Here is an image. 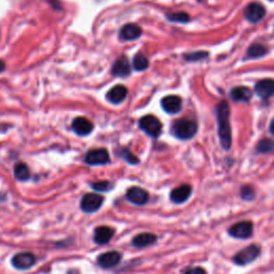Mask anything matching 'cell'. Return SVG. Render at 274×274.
<instances>
[{
	"instance_id": "6da1fadb",
	"label": "cell",
	"mask_w": 274,
	"mask_h": 274,
	"mask_svg": "<svg viewBox=\"0 0 274 274\" xmlns=\"http://www.w3.org/2000/svg\"><path fill=\"white\" fill-rule=\"evenodd\" d=\"M216 118L221 145L225 150H228L232 146V130L229 125V106L226 101H222L216 106Z\"/></svg>"
},
{
	"instance_id": "7a4b0ae2",
	"label": "cell",
	"mask_w": 274,
	"mask_h": 274,
	"mask_svg": "<svg viewBox=\"0 0 274 274\" xmlns=\"http://www.w3.org/2000/svg\"><path fill=\"white\" fill-rule=\"evenodd\" d=\"M197 132V125L192 120L180 119L177 120L174 126H172V133L179 139H187L192 138Z\"/></svg>"
},
{
	"instance_id": "3957f363",
	"label": "cell",
	"mask_w": 274,
	"mask_h": 274,
	"mask_svg": "<svg viewBox=\"0 0 274 274\" xmlns=\"http://www.w3.org/2000/svg\"><path fill=\"white\" fill-rule=\"evenodd\" d=\"M104 203V197L97 193H87L81 199V210L85 213H94L101 209Z\"/></svg>"
},
{
	"instance_id": "277c9868",
	"label": "cell",
	"mask_w": 274,
	"mask_h": 274,
	"mask_svg": "<svg viewBox=\"0 0 274 274\" xmlns=\"http://www.w3.org/2000/svg\"><path fill=\"white\" fill-rule=\"evenodd\" d=\"M260 255V247L256 244L249 245L243 250L239 251L238 253L233 256V262L239 266H245L253 262L257 257Z\"/></svg>"
},
{
	"instance_id": "5b68a950",
	"label": "cell",
	"mask_w": 274,
	"mask_h": 274,
	"mask_svg": "<svg viewBox=\"0 0 274 274\" xmlns=\"http://www.w3.org/2000/svg\"><path fill=\"white\" fill-rule=\"evenodd\" d=\"M11 264L16 270H28L37 264V257L30 252H20L13 255Z\"/></svg>"
},
{
	"instance_id": "8992f818",
	"label": "cell",
	"mask_w": 274,
	"mask_h": 274,
	"mask_svg": "<svg viewBox=\"0 0 274 274\" xmlns=\"http://www.w3.org/2000/svg\"><path fill=\"white\" fill-rule=\"evenodd\" d=\"M122 260V254L118 251H108L98 256L97 264L102 269H113Z\"/></svg>"
},
{
	"instance_id": "52a82bcc",
	"label": "cell",
	"mask_w": 274,
	"mask_h": 274,
	"mask_svg": "<svg viewBox=\"0 0 274 274\" xmlns=\"http://www.w3.org/2000/svg\"><path fill=\"white\" fill-rule=\"evenodd\" d=\"M139 126L149 136H159L162 131V125L160 120L152 115H146L139 120Z\"/></svg>"
},
{
	"instance_id": "ba28073f",
	"label": "cell",
	"mask_w": 274,
	"mask_h": 274,
	"mask_svg": "<svg viewBox=\"0 0 274 274\" xmlns=\"http://www.w3.org/2000/svg\"><path fill=\"white\" fill-rule=\"evenodd\" d=\"M109 153L108 151L104 148L92 149L88 151L85 155V163L91 166L97 165H105L109 163Z\"/></svg>"
},
{
	"instance_id": "9c48e42d",
	"label": "cell",
	"mask_w": 274,
	"mask_h": 274,
	"mask_svg": "<svg viewBox=\"0 0 274 274\" xmlns=\"http://www.w3.org/2000/svg\"><path fill=\"white\" fill-rule=\"evenodd\" d=\"M126 197L131 204L142 207L148 204L149 193L141 187H131L127 189V191L126 193Z\"/></svg>"
},
{
	"instance_id": "30bf717a",
	"label": "cell",
	"mask_w": 274,
	"mask_h": 274,
	"mask_svg": "<svg viewBox=\"0 0 274 274\" xmlns=\"http://www.w3.org/2000/svg\"><path fill=\"white\" fill-rule=\"evenodd\" d=\"M228 232L236 239H249L253 234V224L249 221L239 222L229 228Z\"/></svg>"
},
{
	"instance_id": "8fae6325",
	"label": "cell",
	"mask_w": 274,
	"mask_h": 274,
	"mask_svg": "<svg viewBox=\"0 0 274 274\" xmlns=\"http://www.w3.org/2000/svg\"><path fill=\"white\" fill-rule=\"evenodd\" d=\"M116 231L110 226L101 225L98 226L93 232V241L99 245L107 244L115 236Z\"/></svg>"
},
{
	"instance_id": "7c38bea8",
	"label": "cell",
	"mask_w": 274,
	"mask_h": 274,
	"mask_svg": "<svg viewBox=\"0 0 274 274\" xmlns=\"http://www.w3.org/2000/svg\"><path fill=\"white\" fill-rule=\"evenodd\" d=\"M266 14V10L262 7L260 3L253 2L249 4L247 8L244 9V16L251 23H257L260 20L264 19Z\"/></svg>"
},
{
	"instance_id": "4fadbf2b",
	"label": "cell",
	"mask_w": 274,
	"mask_h": 274,
	"mask_svg": "<svg viewBox=\"0 0 274 274\" xmlns=\"http://www.w3.org/2000/svg\"><path fill=\"white\" fill-rule=\"evenodd\" d=\"M192 194V188L189 184H182L180 187H177L170 192V200L174 204L180 205L186 203Z\"/></svg>"
},
{
	"instance_id": "5bb4252c",
	"label": "cell",
	"mask_w": 274,
	"mask_h": 274,
	"mask_svg": "<svg viewBox=\"0 0 274 274\" xmlns=\"http://www.w3.org/2000/svg\"><path fill=\"white\" fill-rule=\"evenodd\" d=\"M158 241V237L152 232H141L132 239V245L135 249H145Z\"/></svg>"
},
{
	"instance_id": "9a60e30c",
	"label": "cell",
	"mask_w": 274,
	"mask_h": 274,
	"mask_svg": "<svg viewBox=\"0 0 274 274\" xmlns=\"http://www.w3.org/2000/svg\"><path fill=\"white\" fill-rule=\"evenodd\" d=\"M72 128L77 134V135L86 136L89 135L93 130V125L87 118L84 117H78L72 122Z\"/></svg>"
},
{
	"instance_id": "2e32d148",
	"label": "cell",
	"mask_w": 274,
	"mask_h": 274,
	"mask_svg": "<svg viewBox=\"0 0 274 274\" xmlns=\"http://www.w3.org/2000/svg\"><path fill=\"white\" fill-rule=\"evenodd\" d=\"M142 35L141 27L136 24H126L121 28L119 37L122 41L136 40Z\"/></svg>"
},
{
	"instance_id": "e0dca14e",
	"label": "cell",
	"mask_w": 274,
	"mask_h": 274,
	"mask_svg": "<svg viewBox=\"0 0 274 274\" xmlns=\"http://www.w3.org/2000/svg\"><path fill=\"white\" fill-rule=\"evenodd\" d=\"M162 107L169 114H177L180 111L182 106L181 99L177 96H169L162 100Z\"/></svg>"
},
{
	"instance_id": "ac0fdd59",
	"label": "cell",
	"mask_w": 274,
	"mask_h": 274,
	"mask_svg": "<svg viewBox=\"0 0 274 274\" xmlns=\"http://www.w3.org/2000/svg\"><path fill=\"white\" fill-rule=\"evenodd\" d=\"M126 96H127V89L122 85H117L111 88L107 92V94H106V99L113 104H120L126 100Z\"/></svg>"
},
{
	"instance_id": "d6986e66",
	"label": "cell",
	"mask_w": 274,
	"mask_h": 274,
	"mask_svg": "<svg viewBox=\"0 0 274 274\" xmlns=\"http://www.w3.org/2000/svg\"><path fill=\"white\" fill-rule=\"evenodd\" d=\"M255 91L258 97L262 99H268L274 94V81L273 80H262L255 86Z\"/></svg>"
},
{
	"instance_id": "ffe728a7",
	"label": "cell",
	"mask_w": 274,
	"mask_h": 274,
	"mask_svg": "<svg viewBox=\"0 0 274 274\" xmlns=\"http://www.w3.org/2000/svg\"><path fill=\"white\" fill-rule=\"evenodd\" d=\"M130 72L131 66L128 63L127 58L126 57H120L119 59H117L113 65V69H111V73L117 77H126L130 74Z\"/></svg>"
},
{
	"instance_id": "44dd1931",
	"label": "cell",
	"mask_w": 274,
	"mask_h": 274,
	"mask_svg": "<svg viewBox=\"0 0 274 274\" xmlns=\"http://www.w3.org/2000/svg\"><path fill=\"white\" fill-rule=\"evenodd\" d=\"M231 98L237 102H249L252 98L251 89L244 86L233 88L231 91Z\"/></svg>"
},
{
	"instance_id": "7402d4cb",
	"label": "cell",
	"mask_w": 274,
	"mask_h": 274,
	"mask_svg": "<svg viewBox=\"0 0 274 274\" xmlns=\"http://www.w3.org/2000/svg\"><path fill=\"white\" fill-rule=\"evenodd\" d=\"M14 176L20 181H27L30 178L29 167L24 162H19L14 166Z\"/></svg>"
},
{
	"instance_id": "603a6c76",
	"label": "cell",
	"mask_w": 274,
	"mask_h": 274,
	"mask_svg": "<svg viewBox=\"0 0 274 274\" xmlns=\"http://www.w3.org/2000/svg\"><path fill=\"white\" fill-rule=\"evenodd\" d=\"M133 66L136 71H145L149 66V60L143 54H137L133 59Z\"/></svg>"
},
{
	"instance_id": "cb8c5ba5",
	"label": "cell",
	"mask_w": 274,
	"mask_h": 274,
	"mask_svg": "<svg viewBox=\"0 0 274 274\" xmlns=\"http://www.w3.org/2000/svg\"><path fill=\"white\" fill-rule=\"evenodd\" d=\"M115 183L107 180H102V181H97L91 183V188L97 192H109L114 189Z\"/></svg>"
},
{
	"instance_id": "d4e9b609",
	"label": "cell",
	"mask_w": 274,
	"mask_h": 274,
	"mask_svg": "<svg viewBox=\"0 0 274 274\" xmlns=\"http://www.w3.org/2000/svg\"><path fill=\"white\" fill-rule=\"evenodd\" d=\"M266 53H267V49L264 45H260V44H254V45H252L248 50V57L252 59L260 58Z\"/></svg>"
},
{
	"instance_id": "484cf974",
	"label": "cell",
	"mask_w": 274,
	"mask_h": 274,
	"mask_svg": "<svg viewBox=\"0 0 274 274\" xmlns=\"http://www.w3.org/2000/svg\"><path fill=\"white\" fill-rule=\"evenodd\" d=\"M274 150V142L271 139H262L257 145V151L259 153H269Z\"/></svg>"
},
{
	"instance_id": "4316f807",
	"label": "cell",
	"mask_w": 274,
	"mask_h": 274,
	"mask_svg": "<svg viewBox=\"0 0 274 274\" xmlns=\"http://www.w3.org/2000/svg\"><path fill=\"white\" fill-rule=\"evenodd\" d=\"M167 20L174 23H187L190 21V16L186 12H177L167 15Z\"/></svg>"
},
{
	"instance_id": "83f0119b",
	"label": "cell",
	"mask_w": 274,
	"mask_h": 274,
	"mask_svg": "<svg viewBox=\"0 0 274 274\" xmlns=\"http://www.w3.org/2000/svg\"><path fill=\"white\" fill-rule=\"evenodd\" d=\"M240 195L243 200L251 201L255 198V191L251 186H244L240 190Z\"/></svg>"
},
{
	"instance_id": "f1b7e54d",
	"label": "cell",
	"mask_w": 274,
	"mask_h": 274,
	"mask_svg": "<svg viewBox=\"0 0 274 274\" xmlns=\"http://www.w3.org/2000/svg\"><path fill=\"white\" fill-rule=\"evenodd\" d=\"M121 156L127 162L128 164L136 165V164L139 163V160H138L137 156H135L133 153H131L127 149H122L121 150Z\"/></svg>"
},
{
	"instance_id": "f546056e",
	"label": "cell",
	"mask_w": 274,
	"mask_h": 274,
	"mask_svg": "<svg viewBox=\"0 0 274 274\" xmlns=\"http://www.w3.org/2000/svg\"><path fill=\"white\" fill-rule=\"evenodd\" d=\"M208 57V53L206 52H195L191 54H187L184 56V58L190 61H196V60H201Z\"/></svg>"
},
{
	"instance_id": "4dcf8cb0",
	"label": "cell",
	"mask_w": 274,
	"mask_h": 274,
	"mask_svg": "<svg viewBox=\"0 0 274 274\" xmlns=\"http://www.w3.org/2000/svg\"><path fill=\"white\" fill-rule=\"evenodd\" d=\"M184 274H206V271L200 267H195V268H191V269L187 270L184 272Z\"/></svg>"
},
{
	"instance_id": "1f68e13d",
	"label": "cell",
	"mask_w": 274,
	"mask_h": 274,
	"mask_svg": "<svg viewBox=\"0 0 274 274\" xmlns=\"http://www.w3.org/2000/svg\"><path fill=\"white\" fill-rule=\"evenodd\" d=\"M66 274H81V272L77 269H70L68 270V272H66Z\"/></svg>"
},
{
	"instance_id": "d6a6232c",
	"label": "cell",
	"mask_w": 274,
	"mask_h": 274,
	"mask_svg": "<svg viewBox=\"0 0 274 274\" xmlns=\"http://www.w3.org/2000/svg\"><path fill=\"white\" fill-rule=\"evenodd\" d=\"M4 70H5V64H4L3 61L0 60V73H1V72H3Z\"/></svg>"
},
{
	"instance_id": "836d02e7",
	"label": "cell",
	"mask_w": 274,
	"mask_h": 274,
	"mask_svg": "<svg viewBox=\"0 0 274 274\" xmlns=\"http://www.w3.org/2000/svg\"><path fill=\"white\" fill-rule=\"evenodd\" d=\"M270 132L273 134L274 135V119L272 120V122H271V125H270Z\"/></svg>"
}]
</instances>
